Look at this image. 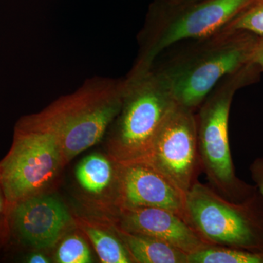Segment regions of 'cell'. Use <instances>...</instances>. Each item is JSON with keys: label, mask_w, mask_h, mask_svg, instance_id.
<instances>
[{"label": "cell", "mask_w": 263, "mask_h": 263, "mask_svg": "<svg viewBox=\"0 0 263 263\" xmlns=\"http://www.w3.org/2000/svg\"><path fill=\"white\" fill-rule=\"evenodd\" d=\"M124 87V79L89 78L41 111L21 118L15 129L52 135L65 166L103 139L122 108Z\"/></svg>", "instance_id": "1"}, {"label": "cell", "mask_w": 263, "mask_h": 263, "mask_svg": "<svg viewBox=\"0 0 263 263\" xmlns=\"http://www.w3.org/2000/svg\"><path fill=\"white\" fill-rule=\"evenodd\" d=\"M125 80L122 108L111 125L108 148L121 164L141 162L166 117L176 105L163 72L149 70L129 74Z\"/></svg>", "instance_id": "2"}, {"label": "cell", "mask_w": 263, "mask_h": 263, "mask_svg": "<svg viewBox=\"0 0 263 263\" xmlns=\"http://www.w3.org/2000/svg\"><path fill=\"white\" fill-rule=\"evenodd\" d=\"M250 64L233 76L228 84L216 90L202 104L197 119L199 164L210 186L228 200L240 202L257 191L255 186L235 174L230 152L229 117L235 91L259 71Z\"/></svg>", "instance_id": "3"}, {"label": "cell", "mask_w": 263, "mask_h": 263, "mask_svg": "<svg viewBox=\"0 0 263 263\" xmlns=\"http://www.w3.org/2000/svg\"><path fill=\"white\" fill-rule=\"evenodd\" d=\"M186 222L210 245L263 252V197L233 202L197 181L185 198Z\"/></svg>", "instance_id": "4"}, {"label": "cell", "mask_w": 263, "mask_h": 263, "mask_svg": "<svg viewBox=\"0 0 263 263\" xmlns=\"http://www.w3.org/2000/svg\"><path fill=\"white\" fill-rule=\"evenodd\" d=\"M224 31L216 43L164 72L179 105L193 110L222 78L252 64L261 37L245 31Z\"/></svg>", "instance_id": "5"}, {"label": "cell", "mask_w": 263, "mask_h": 263, "mask_svg": "<svg viewBox=\"0 0 263 263\" xmlns=\"http://www.w3.org/2000/svg\"><path fill=\"white\" fill-rule=\"evenodd\" d=\"M64 167L56 138L49 133L14 129L11 148L0 162V184L8 211L41 193Z\"/></svg>", "instance_id": "6"}, {"label": "cell", "mask_w": 263, "mask_h": 263, "mask_svg": "<svg viewBox=\"0 0 263 263\" xmlns=\"http://www.w3.org/2000/svg\"><path fill=\"white\" fill-rule=\"evenodd\" d=\"M197 119L191 109L176 103L141 162L153 167L186 197L197 181L199 164Z\"/></svg>", "instance_id": "7"}, {"label": "cell", "mask_w": 263, "mask_h": 263, "mask_svg": "<svg viewBox=\"0 0 263 263\" xmlns=\"http://www.w3.org/2000/svg\"><path fill=\"white\" fill-rule=\"evenodd\" d=\"M254 0H208L179 15L153 37L145 41L133 70L151 69L161 51L174 43L190 38L206 37L220 30Z\"/></svg>", "instance_id": "8"}, {"label": "cell", "mask_w": 263, "mask_h": 263, "mask_svg": "<svg viewBox=\"0 0 263 263\" xmlns=\"http://www.w3.org/2000/svg\"><path fill=\"white\" fill-rule=\"evenodd\" d=\"M10 228L24 243L37 249L54 247L72 217L59 197L37 195L17 202L8 212Z\"/></svg>", "instance_id": "9"}, {"label": "cell", "mask_w": 263, "mask_h": 263, "mask_svg": "<svg viewBox=\"0 0 263 263\" xmlns=\"http://www.w3.org/2000/svg\"><path fill=\"white\" fill-rule=\"evenodd\" d=\"M111 221L125 231L162 240L188 255L210 245L181 216L160 208L121 206Z\"/></svg>", "instance_id": "10"}, {"label": "cell", "mask_w": 263, "mask_h": 263, "mask_svg": "<svg viewBox=\"0 0 263 263\" xmlns=\"http://www.w3.org/2000/svg\"><path fill=\"white\" fill-rule=\"evenodd\" d=\"M119 181L121 206L160 208L175 213L186 221V197L148 164H121Z\"/></svg>", "instance_id": "11"}, {"label": "cell", "mask_w": 263, "mask_h": 263, "mask_svg": "<svg viewBox=\"0 0 263 263\" xmlns=\"http://www.w3.org/2000/svg\"><path fill=\"white\" fill-rule=\"evenodd\" d=\"M112 230L120 238L136 263H188V254L157 238L121 229L110 221Z\"/></svg>", "instance_id": "12"}, {"label": "cell", "mask_w": 263, "mask_h": 263, "mask_svg": "<svg viewBox=\"0 0 263 263\" xmlns=\"http://www.w3.org/2000/svg\"><path fill=\"white\" fill-rule=\"evenodd\" d=\"M120 167L110 157L94 154L85 157L77 168L76 176L81 187L92 194L103 193L113 186L120 190Z\"/></svg>", "instance_id": "13"}, {"label": "cell", "mask_w": 263, "mask_h": 263, "mask_svg": "<svg viewBox=\"0 0 263 263\" xmlns=\"http://www.w3.org/2000/svg\"><path fill=\"white\" fill-rule=\"evenodd\" d=\"M84 232L94 246L103 263H133V258L111 227L108 230L89 226L83 227Z\"/></svg>", "instance_id": "14"}, {"label": "cell", "mask_w": 263, "mask_h": 263, "mask_svg": "<svg viewBox=\"0 0 263 263\" xmlns=\"http://www.w3.org/2000/svg\"><path fill=\"white\" fill-rule=\"evenodd\" d=\"M188 263H263V252L208 245L189 254Z\"/></svg>", "instance_id": "15"}, {"label": "cell", "mask_w": 263, "mask_h": 263, "mask_svg": "<svg viewBox=\"0 0 263 263\" xmlns=\"http://www.w3.org/2000/svg\"><path fill=\"white\" fill-rule=\"evenodd\" d=\"M59 263H90L92 257L87 243L78 235H70L62 240L55 253Z\"/></svg>", "instance_id": "16"}, {"label": "cell", "mask_w": 263, "mask_h": 263, "mask_svg": "<svg viewBox=\"0 0 263 263\" xmlns=\"http://www.w3.org/2000/svg\"><path fill=\"white\" fill-rule=\"evenodd\" d=\"M224 29L245 31L263 37V0H254L226 26Z\"/></svg>", "instance_id": "17"}, {"label": "cell", "mask_w": 263, "mask_h": 263, "mask_svg": "<svg viewBox=\"0 0 263 263\" xmlns=\"http://www.w3.org/2000/svg\"><path fill=\"white\" fill-rule=\"evenodd\" d=\"M251 177L263 197V156L257 157L249 166Z\"/></svg>", "instance_id": "18"}, {"label": "cell", "mask_w": 263, "mask_h": 263, "mask_svg": "<svg viewBox=\"0 0 263 263\" xmlns=\"http://www.w3.org/2000/svg\"><path fill=\"white\" fill-rule=\"evenodd\" d=\"M10 221L8 214L0 216V243L8 236L10 231Z\"/></svg>", "instance_id": "19"}, {"label": "cell", "mask_w": 263, "mask_h": 263, "mask_svg": "<svg viewBox=\"0 0 263 263\" xmlns=\"http://www.w3.org/2000/svg\"><path fill=\"white\" fill-rule=\"evenodd\" d=\"M252 63L254 64L259 69L263 71V37H261L255 53H254Z\"/></svg>", "instance_id": "20"}, {"label": "cell", "mask_w": 263, "mask_h": 263, "mask_svg": "<svg viewBox=\"0 0 263 263\" xmlns=\"http://www.w3.org/2000/svg\"><path fill=\"white\" fill-rule=\"evenodd\" d=\"M26 262L29 263H48L51 262L44 254L39 253V252H34L29 254L26 258Z\"/></svg>", "instance_id": "21"}, {"label": "cell", "mask_w": 263, "mask_h": 263, "mask_svg": "<svg viewBox=\"0 0 263 263\" xmlns=\"http://www.w3.org/2000/svg\"><path fill=\"white\" fill-rule=\"evenodd\" d=\"M6 214H8V206H7L4 193H3L1 184H0V216Z\"/></svg>", "instance_id": "22"}]
</instances>
